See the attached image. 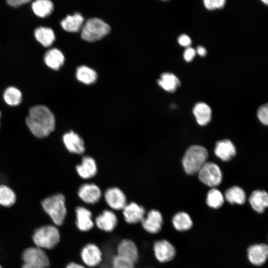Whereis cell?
I'll return each instance as SVG.
<instances>
[{
  "label": "cell",
  "instance_id": "obj_45",
  "mask_svg": "<svg viewBox=\"0 0 268 268\" xmlns=\"http://www.w3.org/2000/svg\"></svg>",
  "mask_w": 268,
  "mask_h": 268
},
{
  "label": "cell",
  "instance_id": "obj_13",
  "mask_svg": "<svg viewBox=\"0 0 268 268\" xmlns=\"http://www.w3.org/2000/svg\"><path fill=\"white\" fill-rule=\"evenodd\" d=\"M141 223L145 231L152 234L157 233L160 231L163 224L161 213L157 210L152 209L144 217Z\"/></svg>",
  "mask_w": 268,
  "mask_h": 268
},
{
  "label": "cell",
  "instance_id": "obj_33",
  "mask_svg": "<svg viewBox=\"0 0 268 268\" xmlns=\"http://www.w3.org/2000/svg\"><path fill=\"white\" fill-rule=\"evenodd\" d=\"M3 98L5 102L10 106L19 105L22 99L21 91L14 87H9L3 93Z\"/></svg>",
  "mask_w": 268,
  "mask_h": 268
},
{
  "label": "cell",
  "instance_id": "obj_16",
  "mask_svg": "<svg viewBox=\"0 0 268 268\" xmlns=\"http://www.w3.org/2000/svg\"><path fill=\"white\" fill-rule=\"evenodd\" d=\"M78 175L82 179H88L95 176L97 166L95 160L91 156H84L80 164L76 166Z\"/></svg>",
  "mask_w": 268,
  "mask_h": 268
},
{
  "label": "cell",
  "instance_id": "obj_8",
  "mask_svg": "<svg viewBox=\"0 0 268 268\" xmlns=\"http://www.w3.org/2000/svg\"><path fill=\"white\" fill-rule=\"evenodd\" d=\"M104 198L107 204L112 209L121 210L127 204L124 192L119 188L111 187L106 190Z\"/></svg>",
  "mask_w": 268,
  "mask_h": 268
},
{
  "label": "cell",
  "instance_id": "obj_43",
  "mask_svg": "<svg viewBox=\"0 0 268 268\" xmlns=\"http://www.w3.org/2000/svg\"><path fill=\"white\" fill-rule=\"evenodd\" d=\"M0 268H2V267H1V266L0 265Z\"/></svg>",
  "mask_w": 268,
  "mask_h": 268
},
{
  "label": "cell",
  "instance_id": "obj_5",
  "mask_svg": "<svg viewBox=\"0 0 268 268\" xmlns=\"http://www.w3.org/2000/svg\"><path fill=\"white\" fill-rule=\"evenodd\" d=\"M110 26L98 18L86 21L81 28V38L88 42H94L106 36L110 31Z\"/></svg>",
  "mask_w": 268,
  "mask_h": 268
},
{
  "label": "cell",
  "instance_id": "obj_24",
  "mask_svg": "<svg viewBox=\"0 0 268 268\" xmlns=\"http://www.w3.org/2000/svg\"><path fill=\"white\" fill-rule=\"evenodd\" d=\"M84 22V18L79 13L68 15L61 21L63 28L68 32H76L81 29Z\"/></svg>",
  "mask_w": 268,
  "mask_h": 268
},
{
  "label": "cell",
  "instance_id": "obj_31",
  "mask_svg": "<svg viewBox=\"0 0 268 268\" xmlns=\"http://www.w3.org/2000/svg\"><path fill=\"white\" fill-rule=\"evenodd\" d=\"M16 196L14 191L5 185H0V205L10 207L16 202Z\"/></svg>",
  "mask_w": 268,
  "mask_h": 268
},
{
  "label": "cell",
  "instance_id": "obj_27",
  "mask_svg": "<svg viewBox=\"0 0 268 268\" xmlns=\"http://www.w3.org/2000/svg\"><path fill=\"white\" fill-rule=\"evenodd\" d=\"M226 201L231 204H244L246 200L245 191L240 187L233 186L229 188L225 192Z\"/></svg>",
  "mask_w": 268,
  "mask_h": 268
},
{
  "label": "cell",
  "instance_id": "obj_18",
  "mask_svg": "<svg viewBox=\"0 0 268 268\" xmlns=\"http://www.w3.org/2000/svg\"><path fill=\"white\" fill-rule=\"evenodd\" d=\"M118 255L125 258L134 264L138 260V253L135 244L131 240L124 239L117 247Z\"/></svg>",
  "mask_w": 268,
  "mask_h": 268
},
{
  "label": "cell",
  "instance_id": "obj_37",
  "mask_svg": "<svg viewBox=\"0 0 268 268\" xmlns=\"http://www.w3.org/2000/svg\"><path fill=\"white\" fill-rule=\"evenodd\" d=\"M196 55L195 50L191 47H188L184 53V59L188 62L193 60Z\"/></svg>",
  "mask_w": 268,
  "mask_h": 268
},
{
  "label": "cell",
  "instance_id": "obj_23",
  "mask_svg": "<svg viewBox=\"0 0 268 268\" xmlns=\"http://www.w3.org/2000/svg\"><path fill=\"white\" fill-rule=\"evenodd\" d=\"M193 111L196 121L200 125L205 126L210 122L211 110L206 104L203 102L196 104Z\"/></svg>",
  "mask_w": 268,
  "mask_h": 268
},
{
  "label": "cell",
  "instance_id": "obj_25",
  "mask_svg": "<svg viewBox=\"0 0 268 268\" xmlns=\"http://www.w3.org/2000/svg\"><path fill=\"white\" fill-rule=\"evenodd\" d=\"M157 82L163 89L170 92H175L181 85L179 79L174 74L169 72L162 73Z\"/></svg>",
  "mask_w": 268,
  "mask_h": 268
},
{
  "label": "cell",
  "instance_id": "obj_4",
  "mask_svg": "<svg viewBox=\"0 0 268 268\" xmlns=\"http://www.w3.org/2000/svg\"><path fill=\"white\" fill-rule=\"evenodd\" d=\"M32 238L37 247L42 249H50L58 244L60 240V234L56 227L47 225L37 229Z\"/></svg>",
  "mask_w": 268,
  "mask_h": 268
},
{
  "label": "cell",
  "instance_id": "obj_36",
  "mask_svg": "<svg viewBox=\"0 0 268 268\" xmlns=\"http://www.w3.org/2000/svg\"><path fill=\"white\" fill-rule=\"evenodd\" d=\"M257 115L260 121L264 125L268 123V104L261 106L258 109Z\"/></svg>",
  "mask_w": 268,
  "mask_h": 268
},
{
  "label": "cell",
  "instance_id": "obj_42",
  "mask_svg": "<svg viewBox=\"0 0 268 268\" xmlns=\"http://www.w3.org/2000/svg\"><path fill=\"white\" fill-rule=\"evenodd\" d=\"M264 3L268 4V0H261Z\"/></svg>",
  "mask_w": 268,
  "mask_h": 268
},
{
  "label": "cell",
  "instance_id": "obj_10",
  "mask_svg": "<svg viewBox=\"0 0 268 268\" xmlns=\"http://www.w3.org/2000/svg\"><path fill=\"white\" fill-rule=\"evenodd\" d=\"M153 251L156 258L161 263L172 260L176 254L173 245L165 240L156 241L153 246Z\"/></svg>",
  "mask_w": 268,
  "mask_h": 268
},
{
  "label": "cell",
  "instance_id": "obj_30",
  "mask_svg": "<svg viewBox=\"0 0 268 268\" xmlns=\"http://www.w3.org/2000/svg\"><path fill=\"white\" fill-rule=\"evenodd\" d=\"M76 76L79 81L86 84L94 83L97 78L96 72L85 66H80L77 68Z\"/></svg>",
  "mask_w": 268,
  "mask_h": 268
},
{
  "label": "cell",
  "instance_id": "obj_7",
  "mask_svg": "<svg viewBox=\"0 0 268 268\" xmlns=\"http://www.w3.org/2000/svg\"><path fill=\"white\" fill-rule=\"evenodd\" d=\"M198 173L200 180L208 186L216 187L222 181L221 171L219 166L214 163L205 162Z\"/></svg>",
  "mask_w": 268,
  "mask_h": 268
},
{
  "label": "cell",
  "instance_id": "obj_22",
  "mask_svg": "<svg viewBox=\"0 0 268 268\" xmlns=\"http://www.w3.org/2000/svg\"><path fill=\"white\" fill-rule=\"evenodd\" d=\"M44 60L48 67L53 69L58 70L64 64L65 57L60 50L53 48L46 52Z\"/></svg>",
  "mask_w": 268,
  "mask_h": 268
},
{
  "label": "cell",
  "instance_id": "obj_20",
  "mask_svg": "<svg viewBox=\"0 0 268 268\" xmlns=\"http://www.w3.org/2000/svg\"><path fill=\"white\" fill-rule=\"evenodd\" d=\"M76 225L81 231H87L93 226L92 213L83 206H78L75 209Z\"/></svg>",
  "mask_w": 268,
  "mask_h": 268
},
{
  "label": "cell",
  "instance_id": "obj_39",
  "mask_svg": "<svg viewBox=\"0 0 268 268\" xmlns=\"http://www.w3.org/2000/svg\"><path fill=\"white\" fill-rule=\"evenodd\" d=\"M31 0H6L7 3L13 7H18L27 3Z\"/></svg>",
  "mask_w": 268,
  "mask_h": 268
},
{
  "label": "cell",
  "instance_id": "obj_1",
  "mask_svg": "<svg viewBox=\"0 0 268 268\" xmlns=\"http://www.w3.org/2000/svg\"><path fill=\"white\" fill-rule=\"evenodd\" d=\"M26 124L32 134L38 138L48 136L56 126L54 115L44 105H36L29 110Z\"/></svg>",
  "mask_w": 268,
  "mask_h": 268
},
{
  "label": "cell",
  "instance_id": "obj_41",
  "mask_svg": "<svg viewBox=\"0 0 268 268\" xmlns=\"http://www.w3.org/2000/svg\"><path fill=\"white\" fill-rule=\"evenodd\" d=\"M66 268H85L81 265H79L75 263H71L67 266Z\"/></svg>",
  "mask_w": 268,
  "mask_h": 268
},
{
  "label": "cell",
  "instance_id": "obj_29",
  "mask_svg": "<svg viewBox=\"0 0 268 268\" xmlns=\"http://www.w3.org/2000/svg\"><path fill=\"white\" fill-rule=\"evenodd\" d=\"M35 14L40 17H46L53 11L54 5L50 0H35L32 4Z\"/></svg>",
  "mask_w": 268,
  "mask_h": 268
},
{
  "label": "cell",
  "instance_id": "obj_14",
  "mask_svg": "<svg viewBox=\"0 0 268 268\" xmlns=\"http://www.w3.org/2000/svg\"><path fill=\"white\" fill-rule=\"evenodd\" d=\"M81 257L85 265L90 267H94L101 262L102 253L96 245L88 244L82 248Z\"/></svg>",
  "mask_w": 268,
  "mask_h": 268
},
{
  "label": "cell",
  "instance_id": "obj_11",
  "mask_svg": "<svg viewBox=\"0 0 268 268\" xmlns=\"http://www.w3.org/2000/svg\"><path fill=\"white\" fill-rule=\"evenodd\" d=\"M63 142L66 149L70 153L81 154L85 151L83 140L72 131L63 135Z\"/></svg>",
  "mask_w": 268,
  "mask_h": 268
},
{
  "label": "cell",
  "instance_id": "obj_9",
  "mask_svg": "<svg viewBox=\"0 0 268 268\" xmlns=\"http://www.w3.org/2000/svg\"><path fill=\"white\" fill-rule=\"evenodd\" d=\"M77 195L85 203L94 204L99 201L101 191L99 187L93 183H85L79 188Z\"/></svg>",
  "mask_w": 268,
  "mask_h": 268
},
{
  "label": "cell",
  "instance_id": "obj_38",
  "mask_svg": "<svg viewBox=\"0 0 268 268\" xmlns=\"http://www.w3.org/2000/svg\"><path fill=\"white\" fill-rule=\"evenodd\" d=\"M179 44L184 47H189L192 43L190 38L186 34H182L178 38Z\"/></svg>",
  "mask_w": 268,
  "mask_h": 268
},
{
  "label": "cell",
  "instance_id": "obj_35",
  "mask_svg": "<svg viewBox=\"0 0 268 268\" xmlns=\"http://www.w3.org/2000/svg\"><path fill=\"white\" fill-rule=\"evenodd\" d=\"M225 2L226 0H203L205 7L210 10L223 7Z\"/></svg>",
  "mask_w": 268,
  "mask_h": 268
},
{
  "label": "cell",
  "instance_id": "obj_3",
  "mask_svg": "<svg viewBox=\"0 0 268 268\" xmlns=\"http://www.w3.org/2000/svg\"><path fill=\"white\" fill-rule=\"evenodd\" d=\"M208 156L206 148L200 145H192L186 150L182 159L185 171L189 175L198 173L206 162Z\"/></svg>",
  "mask_w": 268,
  "mask_h": 268
},
{
  "label": "cell",
  "instance_id": "obj_17",
  "mask_svg": "<svg viewBox=\"0 0 268 268\" xmlns=\"http://www.w3.org/2000/svg\"><path fill=\"white\" fill-rule=\"evenodd\" d=\"M95 224L98 228L111 232L116 227L118 222L116 214L111 210H105L95 219Z\"/></svg>",
  "mask_w": 268,
  "mask_h": 268
},
{
  "label": "cell",
  "instance_id": "obj_26",
  "mask_svg": "<svg viewBox=\"0 0 268 268\" xmlns=\"http://www.w3.org/2000/svg\"><path fill=\"white\" fill-rule=\"evenodd\" d=\"M34 35L36 40L46 47L50 46L55 40L54 31L48 27H40L37 28L34 32Z\"/></svg>",
  "mask_w": 268,
  "mask_h": 268
},
{
  "label": "cell",
  "instance_id": "obj_34",
  "mask_svg": "<svg viewBox=\"0 0 268 268\" xmlns=\"http://www.w3.org/2000/svg\"><path fill=\"white\" fill-rule=\"evenodd\" d=\"M134 264L119 255L115 256L112 263V268H134Z\"/></svg>",
  "mask_w": 268,
  "mask_h": 268
},
{
  "label": "cell",
  "instance_id": "obj_12",
  "mask_svg": "<svg viewBox=\"0 0 268 268\" xmlns=\"http://www.w3.org/2000/svg\"><path fill=\"white\" fill-rule=\"evenodd\" d=\"M122 210L125 220L129 224L141 222L145 213L144 208L134 202L127 204Z\"/></svg>",
  "mask_w": 268,
  "mask_h": 268
},
{
  "label": "cell",
  "instance_id": "obj_6",
  "mask_svg": "<svg viewBox=\"0 0 268 268\" xmlns=\"http://www.w3.org/2000/svg\"><path fill=\"white\" fill-rule=\"evenodd\" d=\"M23 264L22 268H46L49 264V259L45 251L38 247H30L25 249L22 255Z\"/></svg>",
  "mask_w": 268,
  "mask_h": 268
},
{
  "label": "cell",
  "instance_id": "obj_40",
  "mask_svg": "<svg viewBox=\"0 0 268 268\" xmlns=\"http://www.w3.org/2000/svg\"><path fill=\"white\" fill-rule=\"evenodd\" d=\"M197 52L200 56L201 57H204L206 54V51L205 49L201 46H199L197 47Z\"/></svg>",
  "mask_w": 268,
  "mask_h": 268
},
{
  "label": "cell",
  "instance_id": "obj_21",
  "mask_svg": "<svg viewBox=\"0 0 268 268\" xmlns=\"http://www.w3.org/2000/svg\"><path fill=\"white\" fill-rule=\"evenodd\" d=\"M252 207L258 213H262L268 205V196L266 192L256 190L249 197Z\"/></svg>",
  "mask_w": 268,
  "mask_h": 268
},
{
  "label": "cell",
  "instance_id": "obj_28",
  "mask_svg": "<svg viewBox=\"0 0 268 268\" xmlns=\"http://www.w3.org/2000/svg\"><path fill=\"white\" fill-rule=\"evenodd\" d=\"M172 223L178 231H187L192 228L193 221L190 215L185 212H179L173 217Z\"/></svg>",
  "mask_w": 268,
  "mask_h": 268
},
{
  "label": "cell",
  "instance_id": "obj_19",
  "mask_svg": "<svg viewBox=\"0 0 268 268\" xmlns=\"http://www.w3.org/2000/svg\"><path fill=\"white\" fill-rule=\"evenodd\" d=\"M236 150L234 144L229 139L218 141L214 148L216 156L223 161L231 160L236 154Z\"/></svg>",
  "mask_w": 268,
  "mask_h": 268
},
{
  "label": "cell",
  "instance_id": "obj_2",
  "mask_svg": "<svg viewBox=\"0 0 268 268\" xmlns=\"http://www.w3.org/2000/svg\"><path fill=\"white\" fill-rule=\"evenodd\" d=\"M41 206L56 225L63 223L67 213L64 195L57 193L45 198L41 201Z\"/></svg>",
  "mask_w": 268,
  "mask_h": 268
},
{
  "label": "cell",
  "instance_id": "obj_15",
  "mask_svg": "<svg viewBox=\"0 0 268 268\" xmlns=\"http://www.w3.org/2000/svg\"><path fill=\"white\" fill-rule=\"evenodd\" d=\"M250 263L255 266H261L267 261L268 248L265 244H257L251 246L247 251Z\"/></svg>",
  "mask_w": 268,
  "mask_h": 268
},
{
  "label": "cell",
  "instance_id": "obj_44",
  "mask_svg": "<svg viewBox=\"0 0 268 268\" xmlns=\"http://www.w3.org/2000/svg\"></svg>",
  "mask_w": 268,
  "mask_h": 268
},
{
  "label": "cell",
  "instance_id": "obj_32",
  "mask_svg": "<svg viewBox=\"0 0 268 268\" xmlns=\"http://www.w3.org/2000/svg\"><path fill=\"white\" fill-rule=\"evenodd\" d=\"M224 197L221 192L217 189L210 190L206 196V203L210 207L218 208L224 203Z\"/></svg>",
  "mask_w": 268,
  "mask_h": 268
}]
</instances>
